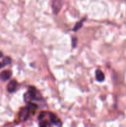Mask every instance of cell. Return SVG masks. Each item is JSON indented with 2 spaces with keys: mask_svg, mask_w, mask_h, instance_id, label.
<instances>
[{
  "mask_svg": "<svg viewBox=\"0 0 126 127\" xmlns=\"http://www.w3.org/2000/svg\"><path fill=\"white\" fill-rule=\"evenodd\" d=\"M2 67H3V66H2V63H0V69H1V68H2Z\"/></svg>",
  "mask_w": 126,
  "mask_h": 127,
  "instance_id": "cell-12",
  "label": "cell"
},
{
  "mask_svg": "<svg viewBox=\"0 0 126 127\" xmlns=\"http://www.w3.org/2000/svg\"><path fill=\"white\" fill-rule=\"evenodd\" d=\"M2 53L0 52V58H2Z\"/></svg>",
  "mask_w": 126,
  "mask_h": 127,
  "instance_id": "cell-13",
  "label": "cell"
},
{
  "mask_svg": "<svg viewBox=\"0 0 126 127\" xmlns=\"http://www.w3.org/2000/svg\"><path fill=\"white\" fill-rule=\"evenodd\" d=\"M84 20H82V21H79V22H77L76 24L75 25V26H74V29H73V31H74V32H76V31H79V29H80V28H81L83 26V22H84Z\"/></svg>",
  "mask_w": 126,
  "mask_h": 127,
  "instance_id": "cell-8",
  "label": "cell"
},
{
  "mask_svg": "<svg viewBox=\"0 0 126 127\" xmlns=\"http://www.w3.org/2000/svg\"><path fill=\"white\" fill-rule=\"evenodd\" d=\"M95 77H96V80L99 82H103L105 80V74L100 69H97L96 71V72H95Z\"/></svg>",
  "mask_w": 126,
  "mask_h": 127,
  "instance_id": "cell-7",
  "label": "cell"
},
{
  "mask_svg": "<svg viewBox=\"0 0 126 127\" xmlns=\"http://www.w3.org/2000/svg\"><path fill=\"white\" fill-rule=\"evenodd\" d=\"M63 6L62 0H53L52 3V8L54 14H58L61 9Z\"/></svg>",
  "mask_w": 126,
  "mask_h": 127,
  "instance_id": "cell-3",
  "label": "cell"
},
{
  "mask_svg": "<svg viewBox=\"0 0 126 127\" xmlns=\"http://www.w3.org/2000/svg\"><path fill=\"white\" fill-rule=\"evenodd\" d=\"M30 109L28 107L22 108L19 112V119L21 122H25L28 119Z\"/></svg>",
  "mask_w": 126,
  "mask_h": 127,
  "instance_id": "cell-2",
  "label": "cell"
},
{
  "mask_svg": "<svg viewBox=\"0 0 126 127\" xmlns=\"http://www.w3.org/2000/svg\"><path fill=\"white\" fill-rule=\"evenodd\" d=\"M50 120L51 123L54 125L58 127H60L61 125V122L60 121L58 117L54 114H50Z\"/></svg>",
  "mask_w": 126,
  "mask_h": 127,
  "instance_id": "cell-6",
  "label": "cell"
},
{
  "mask_svg": "<svg viewBox=\"0 0 126 127\" xmlns=\"http://www.w3.org/2000/svg\"><path fill=\"white\" fill-rule=\"evenodd\" d=\"M37 95V90L34 87H30L28 91L24 94V100L25 102L30 103L32 100H34Z\"/></svg>",
  "mask_w": 126,
  "mask_h": 127,
  "instance_id": "cell-1",
  "label": "cell"
},
{
  "mask_svg": "<svg viewBox=\"0 0 126 127\" xmlns=\"http://www.w3.org/2000/svg\"><path fill=\"white\" fill-rule=\"evenodd\" d=\"M40 127H46V126L45 124H42V125H40Z\"/></svg>",
  "mask_w": 126,
  "mask_h": 127,
  "instance_id": "cell-11",
  "label": "cell"
},
{
  "mask_svg": "<svg viewBox=\"0 0 126 127\" xmlns=\"http://www.w3.org/2000/svg\"><path fill=\"white\" fill-rule=\"evenodd\" d=\"M11 62H12V61H11V58H9V57H5V58L3 59V60H2V66H5L8 65V64H11Z\"/></svg>",
  "mask_w": 126,
  "mask_h": 127,
  "instance_id": "cell-9",
  "label": "cell"
},
{
  "mask_svg": "<svg viewBox=\"0 0 126 127\" xmlns=\"http://www.w3.org/2000/svg\"><path fill=\"white\" fill-rule=\"evenodd\" d=\"M12 76V72L10 70H4L0 73V79L3 81L8 80Z\"/></svg>",
  "mask_w": 126,
  "mask_h": 127,
  "instance_id": "cell-4",
  "label": "cell"
},
{
  "mask_svg": "<svg viewBox=\"0 0 126 127\" xmlns=\"http://www.w3.org/2000/svg\"><path fill=\"white\" fill-rule=\"evenodd\" d=\"M72 47H76V45H77V38H72Z\"/></svg>",
  "mask_w": 126,
  "mask_h": 127,
  "instance_id": "cell-10",
  "label": "cell"
},
{
  "mask_svg": "<svg viewBox=\"0 0 126 127\" xmlns=\"http://www.w3.org/2000/svg\"><path fill=\"white\" fill-rule=\"evenodd\" d=\"M17 86V82L16 80H12L7 86V90L9 93H12L15 91Z\"/></svg>",
  "mask_w": 126,
  "mask_h": 127,
  "instance_id": "cell-5",
  "label": "cell"
}]
</instances>
